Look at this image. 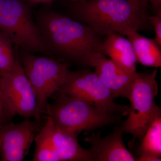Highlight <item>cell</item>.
I'll return each mask as SVG.
<instances>
[{"label":"cell","instance_id":"1","mask_svg":"<svg viewBox=\"0 0 161 161\" xmlns=\"http://www.w3.org/2000/svg\"><path fill=\"white\" fill-rule=\"evenodd\" d=\"M35 22L48 55L60 62L88 68L105 56L103 39L83 23L46 8L37 12Z\"/></svg>","mask_w":161,"mask_h":161},{"label":"cell","instance_id":"2","mask_svg":"<svg viewBox=\"0 0 161 161\" xmlns=\"http://www.w3.org/2000/svg\"><path fill=\"white\" fill-rule=\"evenodd\" d=\"M69 17L88 26L102 38L112 34L123 36L130 28H151L148 15L137 10L127 0H83L74 2Z\"/></svg>","mask_w":161,"mask_h":161},{"label":"cell","instance_id":"3","mask_svg":"<svg viewBox=\"0 0 161 161\" xmlns=\"http://www.w3.org/2000/svg\"><path fill=\"white\" fill-rule=\"evenodd\" d=\"M46 114L60 130L78 134L122 122L121 115L104 112L76 97L58 94L52 103H47Z\"/></svg>","mask_w":161,"mask_h":161},{"label":"cell","instance_id":"4","mask_svg":"<svg viewBox=\"0 0 161 161\" xmlns=\"http://www.w3.org/2000/svg\"><path fill=\"white\" fill-rule=\"evenodd\" d=\"M157 73V69L136 73L127 94L131 107L128 118L121 126L124 132L133 136L131 146L136 139L141 141L152 122L161 116V108L155 101L158 93Z\"/></svg>","mask_w":161,"mask_h":161},{"label":"cell","instance_id":"5","mask_svg":"<svg viewBox=\"0 0 161 161\" xmlns=\"http://www.w3.org/2000/svg\"><path fill=\"white\" fill-rule=\"evenodd\" d=\"M21 51L18 58L31 84L36 100V119L41 120L46 114L48 98L62 85L69 65L53 58L36 56L23 50Z\"/></svg>","mask_w":161,"mask_h":161},{"label":"cell","instance_id":"6","mask_svg":"<svg viewBox=\"0 0 161 161\" xmlns=\"http://www.w3.org/2000/svg\"><path fill=\"white\" fill-rule=\"evenodd\" d=\"M0 31L21 50L48 55L29 7L23 0H0Z\"/></svg>","mask_w":161,"mask_h":161},{"label":"cell","instance_id":"7","mask_svg":"<svg viewBox=\"0 0 161 161\" xmlns=\"http://www.w3.org/2000/svg\"><path fill=\"white\" fill-rule=\"evenodd\" d=\"M57 92L80 98L104 112L124 116L130 112L129 107L115 103L110 90L95 72L88 68L74 71L69 70Z\"/></svg>","mask_w":161,"mask_h":161},{"label":"cell","instance_id":"8","mask_svg":"<svg viewBox=\"0 0 161 161\" xmlns=\"http://www.w3.org/2000/svg\"><path fill=\"white\" fill-rule=\"evenodd\" d=\"M0 75L2 92L14 109L16 115L24 119H37L36 96L18 55L12 68Z\"/></svg>","mask_w":161,"mask_h":161},{"label":"cell","instance_id":"9","mask_svg":"<svg viewBox=\"0 0 161 161\" xmlns=\"http://www.w3.org/2000/svg\"><path fill=\"white\" fill-rule=\"evenodd\" d=\"M44 122L43 124L42 119H25L19 123L11 121L0 125L1 160L23 161L29 153L35 136Z\"/></svg>","mask_w":161,"mask_h":161},{"label":"cell","instance_id":"10","mask_svg":"<svg viewBox=\"0 0 161 161\" xmlns=\"http://www.w3.org/2000/svg\"><path fill=\"white\" fill-rule=\"evenodd\" d=\"M121 126L115 127L114 131L105 137L101 133H92L84 138L91 144L92 150L98 161H135V158L127 150L123 141Z\"/></svg>","mask_w":161,"mask_h":161},{"label":"cell","instance_id":"11","mask_svg":"<svg viewBox=\"0 0 161 161\" xmlns=\"http://www.w3.org/2000/svg\"><path fill=\"white\" fill-rule=\"evenodd\" d=\"M92 67L104 84L110 90L113 98L125 97L132 86L136 73L127 71L105 55L94 60Z\"/></svg>","mask_w":161,"mask_h":161},{"label":"cell","instance_id":"12","mask_svg":"<svg viewBox=\"0 0 161 161\" xmlns=\"http://www.w3.org/2000/svg\"><path fill=\"white\" fill-rule=\"evenodd\" d=\"M78 134L60 130L55 125L53 141L60 161H96L91 149H83L78 141Z\"/></svg>","mask_w":161,"mask_h":161},{"label":"cell","instance_id":"13","mask_svg":"<svg viewBox=\"0 0 161 161\" xmlns=\"http://www.w3.org/2000/svg\"><path fill=\"white\" fill-rule=\"evenodd\" d=\"M102 49L105 55L123 69L130 73L136 72L137 61L132 43L128 38L117 33L108 35L103 40Z\"/></svg>","mask_w":161,"mask_h":161},{"label":"cell","instance_id":"14","mask_svg":"<svg viewBox=\"0 0 161 161\" xmlns=\"http://www.w3.org/2000/svg\"><path fill=\"white\" fill-rule=\"evenodd\" d=\"M123 36L132 43L137 62L145 66L160 67L161 47L154 39L146 37L132 28L127 30Z\"/></svg>","mask_w":161,"mask_h":161},{"label":"cell","instance_id":"15","mask_svg":"<svg viewBox=\"0 0 161 161\" xmlns=\"http://www.w3.org/2000/svg\"><path fill=\"white\" fill-rule=\"evenodd\" d=\"M55 127L53 119L47 116L43 127L35 136L36 149L33 161H60L53 143Z\"/></svg>","mask_w":161,"mask_h":161},{"label":"cell","instance_id":"16","mask_svg":"<svg viewBox=\"0 0 161 161\" xmlns=\"http://www.w3.org/2000/svg\"><path fill=\"white\" fill-rule=\"evenodd\" d=\"M161 116L154 119L141 140L136 161H161Z\"/></svg>","mask_w":161,"mask_h":161},{"label":"cell","instance_id":"17","mask_svg":"<svg viewBox=\"0 0 161 161\" xmlns=\"http://www.w3.org/2000/svg\"><path fill=\"white\" fill-rule=\"evenodd\" d=\"M13 44L9 38L0 31V74L8 71L14 65L18 54L14 52Z\"/></svg>","mask_w":161,"mask_h":161},{"label":"cell","instance_id":"18","mask_svg":"<svg viewBox=\"0 0 161 161\" xmlns=\"http://www.w3.org/2000/svg\"><path fill=\"white\" fill-rule=\"evenodd\" d=\"M16 115V113L14 109L2 92L0 81V125H4L12 121Z\"/></svg>","mask_w":161,"mask_h":161},{"label":"cell","instance_id":"19","mask_svg":"<svg viewBox=\"0 0 161 161\" xmlns=\"http://www.w3.org/2000/svg\"><path fill=\"white\" fill-rule=\"evenodd\" d=\"M148 19L155 32L154 40L161 47V12L153 16L148 15Z\"/></svg>","mask_w":161,"mask_h":161},{"label":"cell","instance_id":"20","mask_svg":"<svg viewBox=\"0 0 161 161\" xmlns=\"http://www.w3.org/2000/svg\"><path fill=\"white\" fill-rule=\"evenodd\" d=\"M130 2L139 11L143 13H147L149 0H127Z\"/></svg>","mask_w":161,"mask_h":161},{"label":"cell","instance_id":"21","mask_svg":"<svg viewBox=\"0 0 161 161\" xmlns=\"http://www.w3.org/2000/svg\"><path fill=\"white\" fill-rule=\"evenodd\" d=\"M155 14L161 12V0H149Z\"/></svg>","mask_w":161,"mask_h":161},{"label":"cell","instance_id":"22","mask_svg":"<svg viewBox=\"0 0 161 161\" xmlns=\"http://www.w3.org/2000/svg\"><path fill=\"white\" fill-rule=\"evenodd\" d=\"M58 1V0H43L42 3H48L49 2H53V1ZM65 1H71L73 2H79V1H83V0H65Z\"/></svg>","mask_w":161,"mask_h":161},{"label":"cell","instance_id":"23","mask_svg":"<svg viewBox=\"0 0 161 161\" xmlns=\"http://www.w3.org/2000/svg\"><path fill=\"white\" fill-rule=\"evenodd\" d=\"M33 2H36V3H42L43 0H32Z\"/></svg>","mask_w":161,"mask_h":161}]
</instances>
